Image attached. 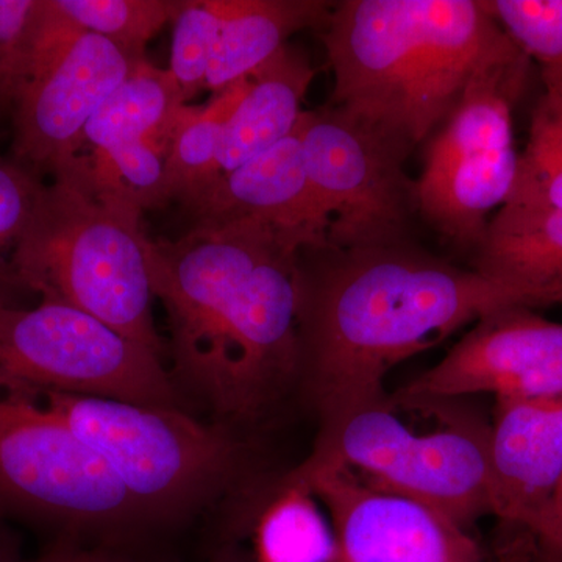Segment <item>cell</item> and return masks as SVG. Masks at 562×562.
I'll list each match as a JSON object with an SVG mask.
<instances>
[{"label": "cell", "mask_w": 562, "mask_h": 562, "mask_svg": "<svg viewBox=\"0 0 562 562\" xmlns=\"http://www.w3.org/2000/svg\"><path fill=\"white\" fill-rule=\"evenodd\" d=\"M509 40L541 69H562V0H480Z\"/></svg>", "instance_id": "25"}, {"label": "cell", "mask_w": 562, "mask_h": 562, "mask_svg": "<svg viewBox=\"0 0 562 562\" xmlns=\"http://www.w3.org/2000/svg\"><path fill=\"white\" fill-rule=\"evenodd\" d=\"M101 454L144 516L191 508L232 479L238 443L180 408L46 391L33 395Z\"/></svg>", "instance_id": "5"}, {"label": "cell", "mask_w": 562, "mask_h": 562, "mask_svg": "<svg viewBox=\"0 0 562 562\" xmlns=\"http://www.w3.org/2000/svg\"><path fill=\"white\" fill-rule=\"evenodd\" d=\"M336 2L324 0H217L220 41L205 88L214 94L250 76L286 46L294 33L324 29Z\"/></svg>", "instance_id": "18"}, {"label": "cell", "mask_w": 562, "mask_h": 562, "mask_svg": "<svg viewBox=\"0 0 562 562\" xmlns=\"http://www.w3.org/2000/svg\"><path fill=\"white\" fill-rule=\"evenodd\" d=\"M46 181L11 158L0 157V301L16 303L21 294L13 257L31 224Z\"/></svg>", "instance_id": "26"}, {"label": "cell", "mask_w": 562, "mask_h": 562, "mask_svg": "<svg viewBox=\"0 0 562 562\" xmlns=\"http://www.w3.org/2000/svg\"><path fill=\"white\" fill-rule=\"evenodd\" d=\"M297 387L321 419L386 398L387 373L483 314L505 288L413 241L297 255Z\"/></svg>", "instance_id": "2"}, {"label": "cell", "mask_w": 562, "mask_h": 562, "mask_svg": "<svg viewBox=\"0 0 562 562\" xmlns=\"http://www.w3.org/2000/svg\"><path fill=\"white\" fill-rule=\"evenodd\" d=\"M38 0H0V121L13 113L27 79L29 43Z\"/></svg>", "instance_id": "27"}, {"label": "cell", "mask_w": 562, "mask_h": 562, "mask_svg": "<svg viewBox=\"0 0 562 562\" xmlns=\"http://www.w3.org/2000/svg\"><path fill=\"white\" fill-rule=\"evenodd\" d=\"M85 32L111 41L132 63L146 58L149 43L176 20L183 0H55Z\"/></svg>", "instance_id": "23"}, {"label": "cell", "mask_w": 562, "mask_h": 562, "mask_svg": "<svg viewBox=\"0 0 562 562\" xmlns=\"http://www.w3.org/2000/svg\"><path fill=\"white\" fill-rule=\"evenodd\" d=\"M172 22L169 70L179 83L184 102H188L205 88L220 41L222 16L217 0H183Z\"/></svg>", "instance_id": "24"}, {"label": "cell", "mask_w": 562, "mask_h": 562, "mask_svg": "<svg viewBox=\"0 0 562 562\" xmlns=\"http://www.w3.org/2000/svg\"><path fill=\"white\" fill-rule=\"evenodd\" d=\"M85 552L76 549V547L69 546V543H60V546L54 547L43 558L33 562H83Z\"/></svg>", "instance_id": "30"}, {"label": "cell", "mask_w": 562, "mask_h": 562, "mask_svg": "<svg viewBox=\"0 0 562 562\" xmlns=\"http://www.w3.org/2000/svg\"><path fill=\"white\" fill-rule=\"evenodd\" d=\"M0 562H33L22 558L20 541L0 520Z\"/></svg>", "instance_id": "29"}, {"label": "cell", "mask_w": 562, "mask_h": 562, "mask_svg": "<svg viewBox=\"0 0 562 562\" xmlns=\"http://www.w3.org/2000/svg\"><path fill=\"white\" fill-rule=\"evenodd\" d=\"M308 460L347 469L464 528L492 514L490 425L480 422L453 419L438 430L416 431L386 397L321 419Z\"/></svg>", "instance_id": "6"}, {"label": "cell", "mask_w": 562, "mask_h": 562, "mask_svg": "<svg viewBox=\"0 0 562 562\" xmlns=\"http://www.w3.org/2000/svg\"><path fill=\"white\" fill-rule=\"evenodd\" d=\"M0 391L27 397L55 391L179 408V392L160 355L57 302L25 308L0 301Z\"/></svg>", "instance_id": "7"}, {"label": "cell", "mask_w": 562, "mask_h": 562, "mask_svg": "<svg viewBox=\"0 0 562 562\" xmlns=\"http://www.w3.org/2000/svg\"><path fill=\"white\" fill-rule=\"evenodd\" d=\"M490 464L492 516L531 538L562 487V397L497 402Z\"/></svg>", "instance_id": "14"}, {"label": "cell", "mask_w": 562, "mask_h": 562, "mask_svg": "<svg viewBox=\"0 0 562 562\" xmlns=\"http://www.w3.org/2000/svg\"><path fill=\"white\" fill-rule=\"evenodd\" d=\"M72 528H121L143 519L101 454L46 405L0 391V514Z\"/></svg>", "instance_id": "8"}, {"label": "cell", "mask_w": 562, "mask_h": 562, "mask_svg": "<svg viewBox=\"0 0 562 562\" xmlns=\"http://www.w3.org/2000/svg\"><path fill=\"white\" fill-rule=\"evenodd\" d=\"M258 562H331L335 531L312 490L288 475L255 525Z\"/></svg>", "instance_id": "21"}, {"label": "cell", "mask_w": 562, "mask_h": 562, "mask_svg": "<svg viewBox=\"0 0 562 562\" xmlns=\"http://www.w3.org/2000/svg\"><path fill=\"white\" fill-rule=\"evenodd\" d=\"M476 394L497 402L562 397V324L525 306L492 310L394 401L431 405Z\"/></svg>", "instance_id": "10"}, {"label": "cell", "mask_w": 562, "mask_h": 562, "mask_svg": "<svg viewBox=\"0 0 562 562\" xmlns=\"http://www.w3.org/2000/svg\"><path fill=\"white\" fill-rule=\"evenodd\" d=\"M83 562H120V561L103 560V558L94 557V554L87 553V554H85ZM213 562H232V561L217 560V561H213Z\"/></svg>", "instance_id": "31"}, {"label": "cell", "mask_w": 562, "mask_h": 562, "mask_svg": "<svg viewBox=\"0 0 562 562\" xmlns=\"http://www.w3.org/2000/svg\"><path fill=\"white\" fill-rule=\"evenodd\" d=\"M297 247L257 222L147 238L171 328L173 382L221 416L260 419L297 386Z\"/></svg>", "instance_id": "1"}, {"label": "cell", "mask_w": 562, "mask_h": 562, "mask_svg": "<svg viewBox=\"0 0 562 562\" xmlns=\"http://www.w3.org/2000/svg\"><path fill=\"white\" fill-rule=\"evenodd\" d=\"M543 91L505 205L562 210V69H541Z\"/></svg>", "instance_id": "22"}, {"label": "cell", "mask_w": 562, "mask_h": 562, "mask_svg": "<svg viewBox=\"0 0 562 562\" xmlns=\"http://www.w3.org/2000/svg\"><path fill=\"white\" fill-rule=\"evenodd\" d=\"M249 88V76L235 81L206 105H184L166 158V181L171 202L187 209L220 179L217 151L222 128Z\"/></svg>", "instance_id": "20"}, {"label": "cell", "mask_w": 562, "mask_h": 562, "mask_svg": "<svg viewBox=\"0 0 562 562\" xmlns=\"http://www.w3.org/2000/svg\"><path fill=\"white\" fill-rule=\"evenodd\" d=\"M183 211L190 227L257 222L299 250L327 246L331 225L306 176L301 121L291 135L220 177Z\"/></svg>", "instance_id": "13"}, {"label": "cell", "mask_w": 562, "mask_h": 562, "mask_svg": "<svg viewBox=\"0 0 562 562\" xmlns=\"http://www.w3.org/2000/svg\"><path fill=\"white\" fill-rule=\"evenodd\" d=\"M535 562H562V487L546 519L532 532Z\"/></svg>", "instance_id": "28"}, {"label": "cell", "mask_w": 562, "mask_h": 562, "mask_svg": "<svg viewBox=\"0 0 562 562\" xmlns=\"http://www.w3.org/2000/svg\"><path fill=\"white\" fill-rule=\"evenodd\" d=\"M316 69L297 47H281L249 76V88L222 128L217 168L233 172L291 135Z\"/></svg>", "instance_id": "17"}, {"label": "cell", "mask_w": 562, "mask_h": 562, "mask_svg": "<svg viewBox=\"0 0 562 562\" xmlns=\"http://www.w3.org/2000/svg\"><path fill=\"white\" fill-rule=\"evenodd\" d=\"M290 475L330 513L331 562H483L465 528L431 506L376 490L339 465L306 460Z\"/></svg>", "instance_id": "11"}, {"label": "cell", "mask_w": 562, "mask_h": 562, "mask_svg": "<svg viewBox=\"0 0 562 562\" xmlns=\"http://www.w3.org/2000/svg\"><path fill=\"white\" fill-rule=\"evenodd\" d=\"M517 160L514 146L425 160L416 180L420 217L462 249H475L487 231L491 211L508 202Z\"/></svg>", "instance_id": "15"}, {"label": "cell", "mask_w": 562, "mask_h": 562, "mask_svg": "<svg viewBox=\"0 0 562 562\" xmlns=\"http://www.w3.org/2000/svg\"><path fill=\"white\" fill-rule=\"evenodd\" d=\"M184 105L171 70L155 68L147 58L133 63L127 79L88 122L79 157L143 139L168 158Z\"/></svg>", "instance_id": "19"}, {"label": "cell", "mask_w": 562, "mask_h": 562, "mask_svg": "<svg viewBox=\"0 0 562 562\" xmlns=\"http://www.w3.org/2000/svg\"><path fill=\"white\" fill-rule=\"evenodd\" d=\"M322 31L335 76L328 105L405 157L480 70L525 57L480 0H344Z\"/></svg>", "instance_id": "3"}, {"label": "cell", "mask_w": 562, "mask_h": 562, "mask_svg": "<svg viewBox=\"0 0 562 562\" xmlns=\"http://www.w3.org/2000/svg\"><path fill=\"white\" fill-rule=\"evenodd\" d=\"M303 161L331 220L327 246L338 249L413 241L419 214L405 155L380 133L336 106L305 110Z\"/></svg>", "instance_id": "9"}, {"label": "cell", "mask_w": 562, "mask_h": 562, "mask_svg": "<svg viewBox=\"0 0 562 562\" xmlns=\"http://www.w3.org/2000/svg\"><path fill=\"white\" fill-rule=\"evenodd\" d=\"M133 63L111 41L83 32L22 88L11 113V160L43 179L79 160L83 132Z\"/></svg>", "instance_id": "12"}, {"label": "cell", "mask_w": 562, "mask_h": 562, "mask_svg": "<svg viewBox=\"0 0 562 562\" xmlns=\"http://www.w3.org/2000/svg\"><path fill=\"white\" fill-rule=\"evenodd\" d=\"M140 216L95 194L83 173L54 177L14 251L21 291L90 314L160 355Z\"/></svg>", "instance_id": "4"}, {"label": "cell", "mask_w": 562, "mask_h": 562, "mask_svg": "<svg viewBox=\"0 0 562 562\" xmlns=\"http://www.w3.org/2000/svg\"><path fill=\"white\" fill-rule=\"evenodd\" d=\"M473 251V269L517 306H562V210L503 205Z\"/></svg>", "instance_id": "16"}]
</instances>
